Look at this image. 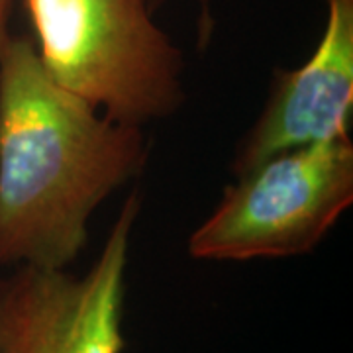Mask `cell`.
<instances>
[{"label": "cell", "instance_id": "5", "mask_svg": "<svg viewBox=\"0 0 353 353\" xmlns=\"http://www.w3.org/2000/svg\"><path fill=\"white\" fill-rule=\"evenodd\" d=\"M326 26L299 69L279 71L263 110L236 152L243 175L275 153L350 134L353 112V0H324Z\"/></svg>", "mask_w": 353, "mask_h": 353}, {"label": "cell", "instance_id": "7", "mask_svg": "<svg viewBox=\"0 0 353 353\" xmlns=\"http://www.w3.org/2000/svg\"><path fill=\"white\" fill-rule=\"evenodd\" d=\"M14 0H0V50L4 48V43L10 38L8 32V20H10V12H12Z\"/></svg>", "mask_w": 353, "mask_h": 353}, {"label": "cell", "instance_id": "6", "mask_svg": "<svg viewBox=\"0 0 353 353\" xmlns=\"http://www.w3.org/2000/svg\"><path fill=\"white\" fill-rule=\"evenodd\" d=\"M196 6H199V50H204L208 46V41L212 38V32H214V14H212V4L214 0H194ZM153 8H157V0H152Z\"/></svg>", "mask_w": 353, "mask_h": 353}, {"label": "cell", "instance_id": "4", "mask_svg": "<svg viewBox=\"0 0 353 353\" xmlns=\"http://www.w3.org/2000/svg\"><path fill=\"white\" fill-rule=\"evenodd\" d=\"M141 212L130 194L83 277L18 265L0 281V353H122L132 232Z\"/></svg>", "mask_w": 353, "mask_h": 353}, {"label": "cell", "instance_id": "1", "mask_svg": "<svg viewBox=\"0 0 353 353\" xmlns=\"http://www.w3.org/2000/svg\"><path fill=\"white\" fill-rule=\"evenodd\" d=\"M143 126L55 83L32 39L0 50V265L67 269L97 208L143 171Z\"/></svg>", "mask_w": 353, "mask_h": 353}, {"label": "cell", "instance_id": "3", "mask_svg": "<svg viewBox=\"0 0 353 353\" xmlns=\"http://www.w3.org/2000/svg\"><path fill=\"white\" fill-rule=\"evenodd\" d=\"M353 202L350 134L275 153L238 175L190 234L204 261L283 259L312 252Z\"/></svg>", "mask_w": 353, "mask_h": 353}, {"label": "cell", "instance_id": "2", "mask_svg": "<svg viewBox=\"0 0 353 353\" xmlns=\"http://www.w3.org/2000/svg\"><path fill=\"white\" fill-rule=\"evenodd\" d=\"M50 77L120 122L143 126L185 102L183 55L152 0H24Z\"/></svg>", "mask_w": 353, "mask_h": 353}]
</instances>
